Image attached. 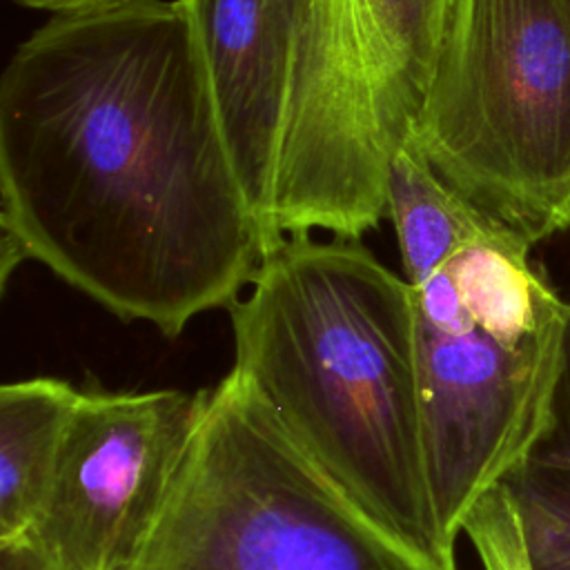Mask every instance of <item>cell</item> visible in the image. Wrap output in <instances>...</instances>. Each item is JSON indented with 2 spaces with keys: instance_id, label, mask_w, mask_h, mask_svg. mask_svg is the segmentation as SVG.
I'll return each mask as SVG.
<instances>
[{
  "instance_id": "11",
  "label": "cell",
  "mask_w": 570,
  "mask_h": 570,
  "mask_svg": "<svg viewBox=\"0 0 570 570\" xmlns=\"http://www.w3.org/2000/svg\"><path fill=\"white\" fill-rule=\"evenodd\" d=\"M361 7L394 114L405 127H414L448 0H361Z\"/></svg>"
},
{
  "instance_id": "8",
  "label": "cell",
  "mask_w": 570,
  "mask_h": 570,
  "mask_svg": "<svg viewBox=\"0 0 570 570\" xmlns=\"http://www.w3.org/2000/svg\"><path fill=\"white\" fill-rule=\"evenodd\" d=\"M80 392L56 376L0 387V541L33 528Z\"/></svg>"
},
{
  "instance_id": "13",
  "label": "cell",
  "mask_w": 570,
  "mask_h": 570,
  "mask_svg": "<svg viewBox=\"0 0 570 570\" xmlns=\"http://www.w3.org/2000/svg\"><path fill=\"white\" fill-rule=\"evenodd\" d=\"M0 570H62L29 534L0 541Z\"/></svg>"
},
{
  "instance_id": "10",
  "label": "cell",
  "mask_w": 570,
  "mask_h": 570,
  "mask_svg": "<svg viewBox=\"0 0 570 570\" xmlns=\"http://www.w3.org/2000/svg\"><path fill=\"white\" fill-rule=\"evenodd\" d=\"M503 483L514 494L532 570H570V323L550 425Z\"/></svg>"
},
{
  "instance_id": "7",
  "label": "cell",
  "mask_w": 570,
  "mask_h": 570,
  "mask_svg": "<svg viewBox=\"0 0 570 570\" xmlns=\"http://www.w3.org/2000/svg\"><path fill=\"white\" fill-rule=\"evenodd\" d=\"M205 390H82L27 532L62 570H129L203 410Z\"/></svg>"
},
{
  "instance_id": "9",
  "label": "cell",
  "mask_w": 570,
  "mask_h": 570,
  "mask_svg": "<svg viewBox=\"0 0 570 570\" xmlns=\"http://www.w3.org/2000/svg\"><path fill=\"white\" fill-rule=\"evenodd\" d=\"M385 200L410 285L428 281L465 245L514 232L450 187L412 134L392 147Z\"/></svg>"
},
{
  "instance_id": "5",
  "label": "cell",
  "mask_w": 570,
  "mask_h": 570,
  "mask_svg": "<svg viewBox=\"0 0 570 570\" xmlns=\"http://www.w3.org/2000/svg\"><path fill=\"white\" fill-rule=\"evenodd\" d=\"M129 570H456L350 497L229 370Z\"/></svg>"
},
{
  "instance_id": "3",
  "label": "cell",
  "mask_w": 570,
  "mask_h": 570,
  "mask_svg": "<svg viewBox=\"0 0 570 570\" xmlns=\"http://www.w3.org/2000/svg\"><path fill=\"white\" fill-rule=\"evenodd\" d=\"M180 2L267 254L298 234L376 229L392 147L412 129L394 114L361 0Z\"/></svg>"
},
{
  "instance_id": "6",
  "label": "cell",
  "mask_w": 570,
  "mask_h": 570,
  "mask_svg": "<svg viewBox=\"0 0 570 570\" xmlns=\"http://www.w3.org/2000/svg\"><path fill=\"white\" fill-rule=\"evenodd\" d=\"M412 136L530 245L570 227V0H448Z\"/></svg>"
},
{
  "instance_id": "14",
  "label": "cell",
  "mask_w": 570,
  "mask_h": 570,
  "mask_svg": "<svg viewBox=\"0 0 570 570\" xmlns=\"http://www.w3.org/2000/svg\"><path fill=\"white\" fill-rule=\"evenodd\" d=\"M22 7L29 9H40V11H49L51 16L56 13H71V11H82V9H94V7H102V4H111L118 0H13Z\"/></svg>"
},
{
  "instance_id": "4",
  "label": "cell",
  "mask_w": 570,
  "mask_h": 570,
  "mask_svg": "<svg viewBox=\"0 0 570 570\" xmlns=\"http://www.w3.org/2000/svg\"><path fill=\"white\" fill-rule=\"evenodd\" d=\"M517 232L459 249L410 285L428 483L454 554L470 508L550 425L570 301L530 263Z\"/></svg>"
},
{
  "instance_id": "2",
  "label": "cell",
  "mask_w": 570,
  "mask_h": 570,
  "mask_svg": "<svg viewBox=\"0 0 570 570\" xmlns=\"http://www.w3.org/2000/svg\"><path fill=\"white\" fill-rule=\"evenodd\" d=\"M234 367L365 510L456 568L434 519L407 278L358 240L298 234L229 307Z\"/></svg>"
},
{
  "instance_id": "12",
  "label": "cell",
  "mask_w": 570,
  "mask_h": 570,
  "mask_svg": "<svg viewBox=\"0 0 570 570\" xmlns=\"http://www.w3.org/2000/svg\"><path fill=\"white\" fill-rule=\"evenodd\" d=\"M465 534L483 570H532L519 508L505 483L488 490L468 512Z\"/></svg>"
},
{
  "instance_id": "1",
  "label": "cell",
  "mask_w": 570,
  "mask_h": 570,
  "mask_svg": "<svg viewBox=\"0 0 570 570\" xmlns=\"http://www.w3.org/2000/svg\"><path fill=\"white\" fill-rule=\"evenodd\" d=\"M2 278L36 261L176 338L267 249L180 0L56 13L0 76Z\"/></svg>"
}]
</instances>
